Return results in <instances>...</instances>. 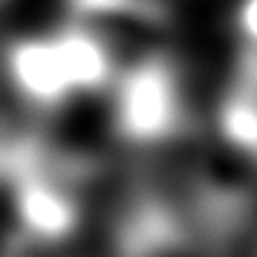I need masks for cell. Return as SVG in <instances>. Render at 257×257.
Instances as JSON below:
<instances>
[{
  "mask_svg": "<svg viewBox=\"0 0 257 257\" xmlns=\"http://www.w3.org/2000/svg\"><path fill=\"white\" fill-rule=\"evenodd\" d=\"M185 104L171 58L148 55L136 61L116 90V130L136 145L171 139L182 127Z\"/></svg>",
  "mask_w": 257,
  "mask_h": 257,
  "instance_id": "cell-1",
  "label": "cell"
},
{
  "mask_svg": "<svg viewBox=\"0 0 257 257\" xmlns=\"http://www.w3.org/2000/svg\"><path fill=\"white\" fill-rule=\"evenodd\" d=\"M15 214L29 237L41 243H61L81 222L78 202L64 188L41 174L32 159H15Z\"/></svg>",
  "mask_w": 257,
  "mask_h": 257,
  "instance_id": "cell-2",
  "label": "cell"
},
{
  "mask_svg": "<svg viewBox=\"0 0 257 257\" xmlns=\"http://www.w3.org/2000/svg\"><path fill=\"white\" fill-rule=\"evenodd\" d=\"M6 72L15 90L35 107H61L70 95H75L55 38L15 41L6 52Z\"/></svg>",
  "mask_w": 257,
  "mask_h": 257,
  "instance_id": "cell-3",
  "label": "cell"
},
{
  "mask_svg": "<svg viewBox=\"0 0 257 257\" xmlns=\"http://www.w3.org/2000/svg\"><path fill=\"white\" fill-rule=\"evenodd\" d=\"M52 38H55L61 64L67 70V78L75 93H95L110 81L113 58L98 35H93L90 29H81V26H70Z\"/></svg>",
  "mask_w": 257,
  "mask_h": 257,
  "instance_id": "cell-4",
  "label": "cell"
},
{
  "mask_svg": "<svg viewBox=\"0 0 257 257\" xmlns=\"http://www.w3.org/2000/svg\"><path fill=\"white\" fill-rule=\"evenodd\" d=\"M220 133L231 148L257 162V93L234 84L220 104Z\"/></svg>",
  "mask_w": 257,
  "mask_h": 257,
  "instance_id": "cell-5",
  "label": "cell"
},
{
  "mask_svg": "<svg viewBox=\"0 0 257 257\" xmlns=\"http://www.w3.org/2000/svg\"><path fill=\"white\" fill-rule=\"evenodd\" d=\"M72 9L87 18L101 15H133V18H156L153 0H70Z\"/></svg>",
  "mask_w": 257,
  "mask_h": 257,
  "instance_id": "cell-6",
  "label": "cell"
},
{
  "mask_svg": "<svg viewBox=\"0 0 257 257\" xmlns=\"http://www.w3.org/2000/svg\"><path fill=\"white\" fill-rule=\"evenodd\" d=\"M237 29L251 44V49H257V0H240V6H237Z\"/></svg>",
  "mask_w": 257,
  "mask_h": 257,
  "instance_id": "cell-7",
  "label": "cell"
},
{
  "mask_svg": "<svg viewBox=\"0 0 257 257\" xmlns=\"http://www.w3.org/2000/svg\"><path fill=\"white\" fill-rule=\"evenodd\" d=\"M0 162H3V153H0Z\"/></svg>",
  "mask_w": 257,
  "mask_h": 257,
  "instance_id": "cell-8",
  "label": "cell"
}]
</instances>
